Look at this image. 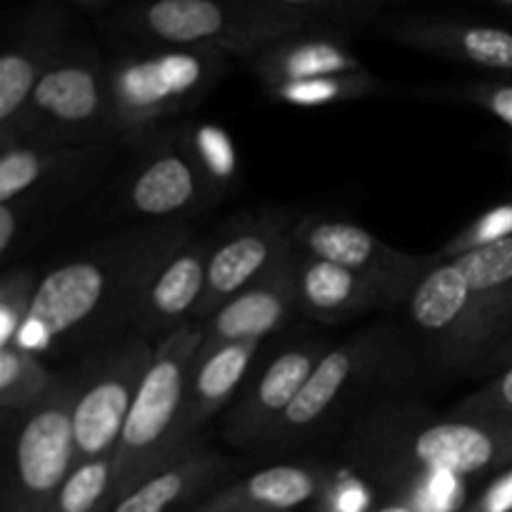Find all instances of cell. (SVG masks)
<instances>
[{"label": "cell", "instance_id": "obj_12", "mask_svg": "<svg viewBox=\"0 0 512 512\" xmlns=\"http://www.w3.org/2000/svg\"><path fill=\"white\" fill-rule=\"evenodd\" d=\"M293 250V235L285 233L283 223L278 220L245 225L243 230L215 245L208 263L205 295L190 323H205L213 318L235 295L280 268L293 255Z\"/></svg>", "mask_w": 512, "mask_h": 512}, {"label": "cell", "instance_id": "obj_37", "mask_svg": "<svg viewBox=\"0 0 512 512\" xmlns=\"http://www.w3.org/2000/svg\"><path fill=\"white\" fill-rule=\"evenodd\" d=\"M493 5L498 10H505V13L512 15V0H493Z\"/></svg>", "mask_w": 512, "mask_h": 512}, {"label": "cell", "instance_id": "obj_24", "mask_svg": "<svg viewBox=\"0 0 512 512\" xmlns=\"http://www.w3.org/2000/svg\"><path fill=\"white\" fill-rule=\"evenodd\" d=\"M58 385L60 380L40 363L35 353L20 345L0 348V408L5 418H28L43 400L55 393Z\"/></svg>", "mask_w": 512, "mask_h": 512}, {"label": "cell", "instance_id": "obj_29", "mask_svg": "<svg viewBox=\"0 0 512 512\" xmlns=\"http://www.w3.org/2000/svg\"><path fill=\"white\" fill-rule=\"evenodd\" d=\"M38 283L40 280H35L25 270H15L3 278V285H0V348H13L20 343Z\"/></svg>", "mask_w": 512, "mask_h": 512}, {"label": "cell", "instance_id": "obj_17", "mask_svg": "<svg viewBox=\"0 0 512 512\" xmlns=\"http://www.w3.org/2000/svg\"><path fill=\"white\" fill-rule=\"evenodd\" d=\"M208 180L203 158L188 150L163 148L135 173L128 205L143 218L170 220L203 200Z\"/></svg>", "mask_w": 512, "mask_h": 512}, {"label": "cell", "instance_id": "obj_6", "mask_svg": "<svg viewBox=\"0 0 512 512\" xmlns=\"http://www.w3.org/2000/svg\"><path fill=\"white\" fill-rule=\"evenodd\" d=\"M405 303L413 328L445 363L463 365L480 358L512 328V300L470 290L453 260L433 265Z\"/></svg>", "mask_w": 512, "mask_h": 512}, {"label": "cell", "instance_id": "obj_32", "mask_svg": "<svg viewBox=\"0 0 512 512\" xmlns=\"http://www.w3.org/2000/svg\"><path fill=\"white\" fill-rule=\"evenodd\" d=\"M325 493V503L320 512H365L368 508V490L363 488V483L350 475L343 478L330 480Z\"/></svg>", "mask_w": 512, "mask_h": 512}, {"label": "cell", "instance_id": "obj_8", "mask_svg": "<svg viewBox=\"0 0 512 512\" xmlns=\"http://www.w3.org/2000/svg\"><path fill=\"white\" fill-rule=\"evenodd\" d=\"M78 383H60L48 400L23 418L13 443L3 512H50L75 468L73 410Z\"/></svg>", "mask_w": 512, "mask_h": 512}, {"label": "cell", "instance_id": "obj_9", "mask_svg": "<svg viewBox=\"0 0 512 512\" xmlns=\"http://www.w3.org/2000/svg\"><path fill=\"white\" fill-rule=\"evenodd\" d=\"M153 355L155 345L145 338L130 340L103 358L88 380H80L73 410L75 463L115 453Z\"/></svg>", "mask_w": 512, "mask_h": 512}, {"label": "cell", "instance_id": "obj_7", "mask_svg": "<svg viewBox=\"0 0 512 512\" xmlns=\"http://www.w3.org/2000/svg\"><path fill=\"white\" fill-rule=\"evenodd\" d=\"M103 133H110L108 65L90 50H63L40 78L15 145L53 148Z\"/></svg>", "mask_w": 512, "mask_h": 512}, {"label": "cell", "instance_id": "obj_21", "mask_svg": "<svg viewBox=\"0 0 512 512\" xmlns=\"http://www.w3.org/2000/svg\"><path fill=\"white\" fill-rule=\"evenodd\" d=\"M328 475L308 465H273L228 485L190 512H290L328 488Z\"/></svg>", "mask_w": 512, "mask_h": 512}, {"label": "cell", "instance_id": "obj_25", "mask_svg": "<svg viewBox=\"0 0 512 512\" xmlns=\"http://www.w3.org/2000/svg\"><path fill=\"white\" fill-rule=\"evenodd\" d=\"M83 160V150L38 148V145H15L0 155V203H18L30 198L58 170Z\"/></svg>", "mask_w": 512, "mask_h": 512}, {"label": "cell", "instance_id": "obj_2", "mask_svg": "<svg viewBox=\"0 0 512 512\" xmlns=\"http://www.w3.org/2000/svg\"><path fill=\"white\" fill-rule=\"evenodd\" d=\"M383 8L380 0H158L123 8L118 23L170 48L253 58L293 35L375 20Z\"/></svg>", "mask_w": 512, "mask_h": 512}, {"label": "cell", "instance_id": "obj_1", "mask_svg": "<svg viewBox=\"0 0 512 512\" xmlns=\"http://www.w3.org/2000/svg\"><path fill=\"white\" fill-rule=\"evenodd\" d=\"M188 238L190 230L175 223L150 225L50 270L35 290L18 345L33 353L128 320L148 280L190 243Z\"/></svg>", "mask_w": 512, "mask_h": 512}, {"label": "cell", "instance_id": "obj_10", "mask_svg": "<svg viewBox=\"0 0 512 512\" xmlns=\"http://www.w3.org/2000/svg\"><path fill=\"white\" fill-rule=\"evenodd\" d=\"M293 245L313 258L328 260L373 283L390 305L408 300L410 290L433 265L425 258L398 253L350 220L308 218L290 230Z\"/></svg>", "mask_w": 512, "mask_h": 512}, {"label": "cell", "instance_id": "obj_19", "mask_svg": "<svg viewBox=\"0 0 512 512\" xmlns=\"http://www.w3.org/2000/svg\"><path fill=\"white\" fill-rule=\"evenodd\" d=\"M63 53L55 23L40 18L33 30L0 55V140L3 150L18 143L20 125L45 70Z\"/></svg>", "mask_w": 512, "mask_h": 512}, {"label": "cell", "instance_id": "obj_36", "mask_svg": "<svg viewBox=\"0 0 512 512\" xmlns=\"http://www.w3.org/2000/svg\"><path fill=\"white\" fill-rule=\"evenodd\" d=\"M378 512H415V508L408 503H395V505H388V508H383Z\"/></svg>", "mask_w": 512, "mask_h": 512}, {"label": "cell", "instance_id": "obj_18", "mask_svg": "<svg viewBox=\"0 0 512 512\" xmlns=\"http://www.w3.org/2000/svg\"><path fill=\"white\" fill-rule=\"evenodd\" d=\"M293 270L298 308L315 320L338 323L368 310L390 308L385 295L373 283L353 270L313 258L298 248L293 255Z\"/></svg>", "mask_w": 512, "mask_h": 512}, {"label": "cell", "instance_id": "obj_30", "mask_svg": "<svg viewBox=\"0 0 512 512\" xmlns=\"http://www.w3.org/2000/svg\"><path fill=\"white\" fill-rule=\"evenodd\" d=\"M455 418L485 425H512V365L503 375L465 398L453 410Z\"/></svg>", "mask_w": 512, "mask_h": 512}, {"label": "cell", "instance_id": "obj_28", "mask_svg": "<svg viewBox=\"0 0 512 512\" xmlns=\"http://www.w3.org/2000/svg\"><path fill=\"white\" fill-rule=\"evenodd\" d=\"M378 88L373 75L358 73V75H343V78H323V80H308V83H290L280 85V88H270V93L283 103L293 105H320V103H335V100H353L360 95H368Z\"/></svg>", "mask_w": 512, "mask_h": 512}, {"label": "cell", "instance_id": "obj_35", "mask_svg": "<svg viewBox=\"0 0 512 512\" xmlns=\"http://www.w3.org/2000/svg\"><path fill=\"white\" fill-rule=\"evenodd\" d=\"M20 208L15 203H0V255H8L18 240Z\"/></svg>", "mask_w": 512, "mask_h": 512}, {"label": "cell", "instance_id": "obj_31", "mask_svg": "<svg viewBox=\"0 0 512 512\" xmlns=\"http://www.w3.org/2000/svg\"><path fill=\"white\" fill-rule=\"evenodd\" d=\"M508 238H512V203L493 208L490 213H485L483 218L475 220L470 228H465L463 233L443 250V258H458V255L468 253V250L500 243V240Z\"/></svg>", "mask_w": 512, "mask_h": 512}, {"label": "cell", "instance_id": "obj_15", "mask_svg": "<svg viewBox=\"0 0 512 512\" xmlns=\"http://www.w3.org/2000/svg\"><path fill=\"white\" fill-rule=\"evenodd\" d=\"M293 255L280 268H275L268 278L250 285L248 290L235 295L230 303H225L213 318L205 320L198 358L230 343L263 340L265 335L273 333L290 318L293 308H298Z\"/></svg>", "mask_w": 512, "mask_h": 512}, {"label": "cell", "instance_id": "obj_20", "mask_svg": "<svg viewBox=\"0 0 512 512\" xmlns=\"http://www.w3.org/2000/svg\"><path fill=\"white\" fill-rule=\"evenodd\" d=\"M250 63L268 88L365 73L363 60L350 53L343 38L325 30L280 40L253 55Z\"/></svg>", "mask_w": 512, "mask_h": 512}, {"label": "cell", "instance_id": "obj_23", "mask_svg": "<svg viewBox=\"0 0 512 512\" xmlns=\"http://www.w3.org/2000/svg\"><path fill=\"white\" fill-rule=\"evenodd\" d=\"M258 348L260 340H245V343L223 345L203 358H195L183 410V438L188 443L200 425L208 423L223 405H228V400L245 380Z\"/></svg>", "mask_w": 512, "mask_h": 512}, {"label": "cell", "instance_id": "obj_11", "mask_svg": "<svg viewBox=\"0 0 512 512\" xmlns=\"http://www.w3.org/2000/svg\"><path fill=\"white\" fill-rule=\"evenodd\" d=\"M393 340L388 330H373L328 350L288 413L275 425L268 443H285L323 423L330 410L343 403L345 395L383 373L385 365L393 360Z\"/></svg>", "mask_w": 512, "mask_h": 512}, {"label": "cell", "instance_id": "obj_14", "mask_svg": "<svg viewBox=\"0 0 512 512\" xmlns=\"http://www.w3.org/2000/svg\"><path fill=\"white\" fill-rule=\"evenodd\" d=\"M383 33L408 48L495 73H512V30L430 15L383 18Z\"/></svg>", "mask_w": 512, "mask_h": 512}, {"label": "cell", "instance_id": "obj_27", "mask_svg": "<svg viewBox=\"0 0 512 512\" xmlns=\"http://www.w3.org/2000/svg\"><path fill=\"white\" fill-rule=\"evenodd\" d=\"M450 260L458 265L470 290L488 298L512 300V238L468 250Z\"/></svg>", "mask_w": 512, "mask_h": 512}, {"label": "cell", "instance_id": "obj_13", "mask_svg": "<svg viewBox=\"0 0 512 512\" xmlns=\"http://www.w3.org/2000/svg\"><path fill=\"white\" fill-rule=\"evenodd\" d=\"M325 353L328 350L318 343H300L283 350L240 398L225 423V438L235 445L268 443L275 425L288 413Z\"/></svg>", "mask_w": 512, "mask_h": 512}, {"label": "cell", "instance_id": "obj_16", "mask_svg": "<svg viewBox=\"0 0 512 512\" xmlns=\"http://www.w3.org/2000/svg\"><path fill=\"white\" fill-rule=\"evenodd\" d=\"M215 245L185 243L143 288L130 310V323L145 335L178 330L190 323L205 295L208 263Z\"/></svg>", "mask_w": 512, "mask_h": 512}, {"label": "cell", "instance_id": "obj_34", "mask_svg": "<svg viewBox=\"0 0 512 512\" xmlns=\"http://www.w3.org/2000/svg\"><path fill=\"white\" fill-rule=\"evenodd\" d=\"M468 512H512V468L503 470Z\"/></svg>", "mask_w": 512, "mask_h": 512}, {"label": "cell", "instance_id": "obj_3", "mask_svg": "<svg viewBox=\"0 0 512 512\" xmlns=\"http://www.w3.org/2000/svg\"><path fill=\"white\" fill-rule=\"evenodd\" d=\"M350 455L383 483L403 488L420 475L470 478L512 468V425L428 420L420 413H378L350 440Z\"/></svg>", "mask_w": 512, "mask_h": 512}, {"label": "cell", "instance_id": "obj_22", "mask_svg": "<svg viewBox=\"0 0 512 512\" xmlns=\"http://www.w3.org/2000/svg\"><path fill=\"white\" fill-rule=\"evenodd\" d=\"M223 473L225 460L218 453L190 443L158 473L130 490L113 512H173L188 505Z\"/></svg>", "mask_w": 512, "mask_h": 512}, {"label": "cell", "instance_id": "obj_26", "mask_svg": "<svg viewBox=\"0 0 512 512\" xmlns=\"http://www.w3.org/2000/svg\"><path fill=\"white\" fill-rule=\"evenodd\" d=\"M115 453L75 463L50 512H113Z\"/></svg>", "mask_w": 512, "mask_h": 512}, {"label": "cell", "instance_id": "obj_4", "mask_svg": "<svg viewBox=\"0 0 512 512\" xmlns=\"http://www.w3.org/2000/svg\"><path fill=\"white\" fill-rule=\"evenodd\" d=\"M200 343L203 323H185L155 348L115 448V505L193 443L183 438V410Z\"/></svg>", "mask_w": 512, "mask_h": 512}, {"label": "cell", "instance_id": "obj_33", "mask_svg": "<svg viewBox=\"0 0 512 512\" xmlns=\"http://www.w3.org/2000/svg\"><path fill=\"white\" fill-rule=\"evenodd\" d=\"M463 95L512 128V83H470Z\"/></svg>", "mask_w": 512, "mask_h": 512}, {"label": "cell", "instance_id": "obj_5", "mask_svg": "<svg viewBox=\"0 0 512 512\" xmlns=\"http://www.w3.org/2000/svg\"><path fill=\"white\" fill-rule=\"evenodd\" d=\"M225 58L218 50L168 48L113 60L108 65L110 133H143L198 105L223 75Z\"/></svg>", "mask_w": 512, "mask_h": 512}]
</instances>
